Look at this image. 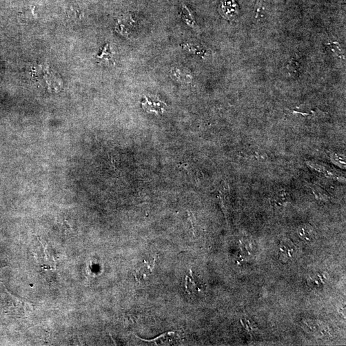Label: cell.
<instances>
[{"instance_id": "6da1fadb", "label": "cell", "mask_w": 346, "mask_h": 346, "mask_svg": "<svg viewBox=\"0 0 346 346\" xmlns=\"http://www.w3.org/2000/svg\"><path fill=\"white\" fill-rule=\"evenodd\" d=\"M219 11L222 16L231 20L238 14L239 7L236 0H224L219 6Z\"/></svg>"}, {"instance_id": "7a4b0ae2", "label": "cell", "mask_w": 346, "mask_h": 346, "mask_svg": "<svg viewBox=\"0 0 346 346\" xmlns=\"http://www.w3.org/2000/svg\"><path fill=\"white\" fill-rule=\"evenodd\" d=\"M178 335L175 332H168L161 335V336L157 337L156 339L153 340H144L141 339L142 341L148 342V343H155L157 345L159 346H173L178 345Z\"/></svg>"}, {"instance_id": "3957f363", "label": "cell", "mask_w": 346, "mask_h": 346, "mask_svg": "<svg viewBox=\"0 0 346 346\" xmlns=\"http://www.w3.org/2000/svg\"><path fill=\"white\" fill-rule=\"evenodd\" d=\"M144 110L147 112L154 113V114H163L166 105L163 102H155L151 100L148 97H146V101L142 103Z\"/></svg>"}, {"instance_id": "277c9868", "label": "cell", "mask_w": 346, "mask_h": 346, "mask_svg": "<svg viewBox=\"0 0 346 346\" xmlns=\"http://www.w3.org/2000/svg\"><path fill=\"white\" fill-rule=\"evenodd\" d=\"M154 265H151L149 263L145 262L141 266L139 269L136 270L135 272V277L138 280H143L146 277L149 276V274L152 273L153 269H154Z\"/></svg>"}, {"instance_id": "5b68a950", "label": "cell", "mask_w": 346, "mask_h": 346, "mask_svg": "<svg viewBox=\"0 0 346 346\" xmlns=\"http://www.w3.org/2000/svg\"><path fill=\"white\" fill-rule=\"evenodd\" d=\"M181 14L183 15V20L186 23L188 24V26H192V27H194L195 21L193 19L191 13L190 12L189 10L188 9L187 6L185 5L183 6L182 12Z\"/></svg>"}]
</instances>
